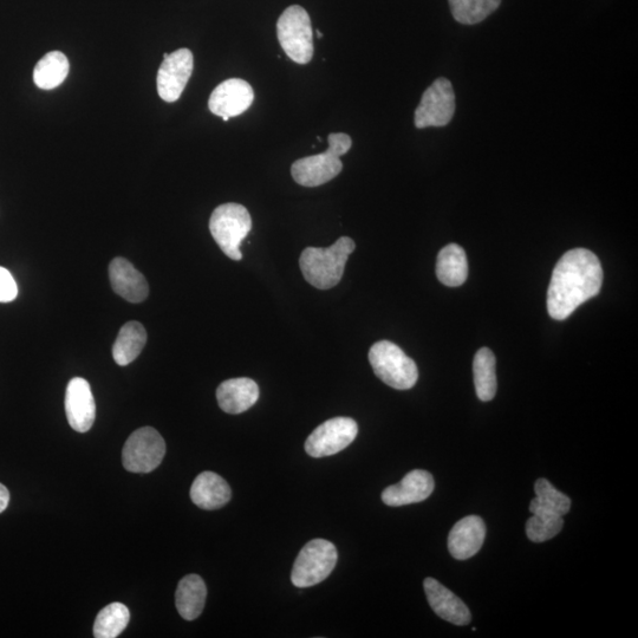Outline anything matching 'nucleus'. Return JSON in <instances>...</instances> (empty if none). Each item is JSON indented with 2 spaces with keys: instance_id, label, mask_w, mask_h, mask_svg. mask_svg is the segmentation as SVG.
Segmentation results:
<instances>
[{
  "instance_id": "a878e982",
  "label": "nucleus",
  "mask_w": 638,
  "mask_h": 638,
  "mask_svg": "<svg viewBox=\"0 0 638 638\" xmlns=\"http://www.w3.org/2000/svg\"><path fill=\"white\" fill-rule=\"evenodd\" d=\"M129 621L130 613L125 604H109L96 617L94 636L96 638H115L127 628Z\"/></svg>"
},
{
  "instance_id": "39448f33",
  "label": "nucleus",
  "mask_w": 638,
  "mask_h": 638,
  "mask_svg": "<svg viewBox=\"0 0 638 638\" xmlns=\"http://www.w3.org/2000/svg\"><path fill=\"white\" fill-rule=\"evenodd\" d=\"M252 219L243 205L224 204L213 211L210 231L221 251L233 260H242L240 245L251 232Z\"/></svg>"
},
{
  "instance_id": "5701e85b",
  "label": "nucleus",
  "mask_w": 638,
  "mask_h": 638,
  "mask_svg": "<svg viewBox=\"0 0 638 638\" xmlns=\"http://www.w3.org/2000/svg\"><path fill=\"white\" fill-rule=\"evenodd\" d=\"M496 364V356L488 348H481L474 357L475 392L481 401H491L497 394Z\"/></svg>"
},
{
  "instance_id": "a211bd4d",
  "label": "nucleus",
  "mask_w": 638,
  "mask_h": 638,
  "mask_svg": "<svg viewBox=\"0 0 638 638\" xmlns=\"http://www.w3.org/2000/svg\"><path fill=\"white\" fill-rule=\"evenodd\" d=\"M258 399V384L247 377L227 380L217 390L219 407L227 414H242L255 406Z\"/></svg>"
},
{
  "instance_id": "ddd939ff",
  "label": "nucleus",
  "mask_w": 638,
  "mask_h": 638,
  "mask_svg": "<svg viewBox=\"0 0 638 638\" xmlns=\"http://www.w3.org/2000/svg\"><path fill=\"white\" fill-rule=\"evenodd\" d=\"M65 413L71 428L78 433H87L96 419V403L90 384L82 377H75L65 393Z\"/></svg>"
},
{
  "instance_id": "b1692460",
  "label": "nucleus",
  "mask_w": 638,
  "mask_h": 638,
  "mask_svg": "<svg viewBox=\"0 0 638 638\" xmlns=\"http://www.w3.org/2000/svg\"><path fill=\"white\" fill-rule=\"evenodd\" d=\"M69 61L61 51H51L39 61L34 70V81L39 89L60 87L69 74Z\"/></svg>"
},
{
  "instance_id": "f8f14e48",
  "label": "nucleus",
  "mask_w": 638,
  "mask_h": 638,
  "mask_svg": "<svg viewBox=\"0 0 638 638\" xmlns=\"http://www.w3.org/2000/svg\"><path fill=\"white\" fill-rule=\"evenodd\" d=\"M255 101V91L250 83L240 78H231V80L220 83L213 90L208 101V108L214 115L223 117L225 122L231 117L242 115L252 106Z\"/></svg>"
},
{
  "instance_id": "4be33fe9",
  "label": "nucleus",
  "mask_w": 638,
  "mask_h": 638,
  "mask_svg": "<svg viewBox=\"0 0 638 638\" xmlns=\"http://www.w3.org/2000/svg\"><path fill=\"white\" fill-rule=\"evenodd\" d=\"M147 343V331L139 322L123 325L113 347V357L119 366L126 367L138 358Z\"/></svg>"
},
{
  "instance_id": "bb28decb",
  "label": "nucleus",
  "mask_w": 638,
  "mask_h": 638,
  "mask_svg": "<svg viewBox=\"0 0 638 638\" xmlns=\"http://www.w3.org/2000/svg\"><path fill=\"white\" fill-rule=\"evenodd\" d=\"M501 0H449L455 21L474 25L485 19L499 8Z\"/></svg>"
},
{
  "instance_id": "c756f323",
  "label": "nucleus",
  "mask_w": 638,
  "mask_h": 638,
  "mask_svg": "<svg viewBox=\"0 0 638 638\" xmlns=\"http://www.w3.org/2000/svg\"><path fill=\"white\" fill-rule=\"evenodd\" d=\"M10 501V492L3 484H0V513L8 509Z\"/></svg>"
},
{
  "instance_id": "7c9ffc66",
  "label": "nucleus",
  "mask_w": 638,
  "mask_h": 638,
  "mask_svg": "<svg viewBox=\"0 0 638 638\" xmlns=\"http://www.w3.org/2000/svg\"><path fill=\"white\" fill-rule=\"evenodd\" d=\"M317 37H318V38H323V37H324V35L322 34V32H321V31L317 30Z\"/></svg>"
},
{
  "instance_id": "f257e3e1",
  "label": "nucleus",
  "mask_w": 638,
  "mask_h": 638,
  "mask_svg": "<svg viewBox=\"0 0 638 638\" xmlns=\"http://www.w3.org/2000/svg\"><path fill=\"white\" fill-rule=\"evenodd\" d=\"M602 284L603 269L595 253L585 249L566 252L552 273L548 290L549 315L564 321L583 303L600 294Z\"/></svg>"
},
{
  "instance_id": "dca6fc26",
  "label": "nucleus",
  "mask_w": 638,
  "mask_h": 638,
  "mask_svg": "<svg viewBox=\"0 0 638 638\" xmlns=\"http://www.w3.org/2000/svg\"><path fill=\"white\" fill-rule=\"evenodd\" d=\"M423 587H425L429 605L442 620L455 624V626L470 624L472 620L470 609L451 590H448L434 578H426Z\"/></svg>"
},
{
  "instance_id": "c85d7f7f",
  "label": "nucleus",
  "mask_w": 638,
  "mask_h": 638,
  "mask_svg": "<svg viewBox=\"0 0 638 638\" xmlns=\"http://www.w3.org/2000/svg\"><path fill=\"white\" fill-rule=\"evenodd\" d=\"M18 295V288L11 273L0 266V303H10L15 301Z\"/></svg>"
},
{
  "instance_id": "cd10ccee",
  "label": "nucleus",
  "mask_w": 638,
  "mask_h": 638,
  "mask_svg": "<svg viewBox=\"0 0 638 638\" xmlns=\"http://www.w3.org/2000/svg\"><path fill=\"white\" fill-rule=\"evenodd\" d=\"M563 526V517L532 514V517L527 520L526 535L533 543H544L556 537Z\"/></svg>"
},
{
  "instance_id": "0eeeda50",
  "label": "nucleus",
  "mask_w": 638,
  "mask_h": 638,
  "mask_svg": "<svg viewBox=\"0 0 638 638\" xmlns=\"http://www.w3.org/2000/svg\"><path fill=\"white\" fill-rule=\"evenodd\" d=\"M336 546L325 539L311 540L299 552L291 581L297 588L314 587L327 579L337 564Z\"/></svg>"
},
{
  "instance_id": "393cba45",
  "label": "nucleus",
  "mask_w": 638,
  "mask_h": 638,
  "mask_svg": "<svg viewBox=\"0 0 638 638\" xmlns=\"http://www.w3.org/2000/svg\"><path fill=\"white\" fill-rule=\"evenodd\" d=\"M536 498L531 501L532 514H549V516L564 517L571 507V500L562 492L556 490L549 480L539 479L536 486Z\"/></svg>"
},
{
  "instance_id": "1a4fd4ad",
  "label": "nucleus",
  "mask_w": 638,
  "mask_h": 638,
  "mask_svg": "<svg viewBox=\"0 0 638 638\" xmlns=\"http://www.w3.org/2000/svg\"><path fill=\"white\" fill-rule=\"evenodd\" d=\"M455 114V94L452 83L447 78H438L422 95L415 110V126L445 127Z\"/></svg>"
},
{
  "instance_id": "aec40b11",
  "label": "nucleus",
  "mask_w": 638,
  "mask_h": 638,
  "mask_svg": "<svg viewBox=\"0 0 638 638\" xmlns=\"http://www.w3.org/2000/svg\"><path fill=\"white\" fill-rule=\"evenodd\" d=\"M207 589L204 579L198 575H188L181 579L175 604L179 614L186 621H194L203 613L206 603Z\"/></svg>"
},
{
  "instance_id": "9d476101",
  "label": "nucleus",
  "mask_w": 638,
  "mask_h": 638,
  "mask_svg": "<svg viewBox=\"0 0 638 638\" xmlns=\"http://www.w3.org/2000/svg\"><path fill=\"white\" fill-rule=\"evenodd\" d=\"M358 434L357 422L350 418H335L319 425L305 442V451L312 458L331 457L353 444Z\"/></svg>"
},
{
  "instance_id": "2eb2a0df",
  "label": "nucleus",
  "mask_w": 638,
  "mask_h": 638,
  "mask_svg": "<svg viewBox=\"0 0 638 638\" xmlns=\"http://www.w3.org/2000/svg\"><path fill=\"white\" fill-rule=\"evenodd\" d=\"M486 537V525L478 516L459 520L448 536V550L458 561H466L477 555L483 548Z\"/></svg>"
},
{
  "instance_id": "423d86ee",
  "label": "nucleus",
  "mask_w": 638,
  "mask_h": 638,
  "mask_svg": "<svg viewBox=\"0 0 638 638\" xmlns=\"http://www.w3.org/2000/svg\"><path fill=\"white\" fill-rule=\"evenodd\" d=\"M277 35L285 54L298 64H308L314 56L309 13L299 5L286 9L277 23Z\"/></svg>"
},
{
  "instance_id": "20e7f679",
  "label": "nucleus",
  "mask_w": 638,
  "mask_h": 638,
  "mask_svg": "<svg viewBox=\"0 0 638 638\" xmlns=\"http://www.w3.org/2000/svg\"><path fill=\"white\" fill-rule=\"evenodd\" d=\"M369 362L375 375L389 387L407 390L418 382L419 371L415 362L392 342L375 343L369 351Z\"/></svg>"
},
{
  "instance_id": "412c9836",
  "label": "nucleus",
  "mask_w": 638,
  "mask_h": 638,
  "mask_svg": "<svg viewBox=\"0 0 638 638\" xmlns=\"http://www.w3.org/2000/svg\"><path fill=\"white\" fill-rule=\"evenodd\" d=\"M436 276L439 281L457 288L466 282L468 277L467 257L464 249L457 244H449L442 249L436 262Z\"/></svg>"
},
{
  "instance_id": "f3484780",
  "label": "nucleus",
  "mask_w": 638,
  "mask_h": 638,
  "mask_svg": "<svg viewBox=\"0 0 638 638\" xmlns=\"http://www.w3.org/2000/svg\"><path fill=\"white\" fill-rule=\"evenodd\" d=\"M109 279L117 295L130 303H142L148 297L145 276L125 258H115L109 265Z\"/></svg>"
},
{
  "instance_id": "7ed1b4c3",
  "label": "nucleus",
  "mask_w": 638,
  "mask_h": 638,
  "mask_svg": "<svg viewBox=\"0 0 638 638\" xmlns=\"http://www.w3.org/2000/svg\"><path fill=\"white\" fill-rule=\"evenodd\" d=\"M329 148L321 154L299 159L291 167L292 177L304 187H318L335 179L342 172L341 156L350 151L353 141L347 134L332 133Z\"/></svg>"
},
{
  "instance_id": "f03ea898",
  "label": "nucleus",
  "mask_w": 638,
  "mask_h": 638,
  "mask_svg": "<svg viewBox=\"0 0 638 638\" xmlns=\"http://www.w3.org/2000/svg\"><path fill=\"white\" fill-rule=\"evenodd\" d=\"M355 242L342 237L328 247H308L299 258L305 281L319 290H329L341 282L345 264L355 250Z\"/></svg>"
},
{
  "instance_id": "4468645a",
  "label": "nucleus",
  "mask_w": 638,
  "mask_h": 638,
  "mask_svg": "<svg viewBox=\"0 0 638 638\" xmlns=\"http://www.w3.org/2000/svg\"><path fill=\"white\" fill-rule=\"evenodd\" d=\"M434 487L431 473L415 470L409 472L399 484L386 488L382 493V501L392 507L421 503L431 497Z\"/></svg>"
},
{
  "instance_id": "6e6552de",
  "label": "nucleus",
  "mask_w": 638,
  "mask_h": 638,
  "mask_svg": "<svg viewBox=\"0 0 638 638\" xmlns=\"http://www.w3.org/2000/svg\"><path fill=\"white\" fill-rule=\"evenodd\" d=\"M166 444L156 429L143 427L129 436L122 452V462L128 472L151 473L164 460Z\"/></svg>"
},
{
  "instance_id": "9b49d317",
  "label": "nucleus",
  "mask_w": 638,
  "mask_h": 638,
  "mask_svg": "<svg viewBox=\"0 0 638 638\" xmlns=\"http://www.w3.org/2000/svg\"><path fill=\"white\" fill-rule=\"evenodd\" d=\"M158 73V91L162 100L178 101L193 73L194 57L191 50L179 49L164 55Z\"/></svg>"
},
{
  "instance_id": "6ab92c4d",
  "label": "nucleus",
  "mask_w": 638,
  "mask_h": 638,
  "mask_svg": "<svg viewBox=\"0 0 638 638\" xmlns=\"http://www.w3.org/2000/svg\"><path fill=\"white\" fill-rule=\"evenodd\" d=\"M232 497L229 484L217 473L198 475L191 487V499L200 509L212 511L224 507Z\"/></svg>"
}]
</instances>
